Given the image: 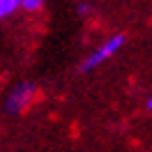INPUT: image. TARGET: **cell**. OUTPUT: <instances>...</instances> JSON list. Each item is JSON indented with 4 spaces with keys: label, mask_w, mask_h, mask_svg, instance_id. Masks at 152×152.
Returning <instances> with one entry per match:
<instances>
[{
    "label": "cell",
    "mask_w": 152,
    "mask_h": 152,
    "mask_svg": "<svg viewBox=\"0 0 152 152\" xmlns=\"http://www.w3.org/2000/svg\"><path fill=\"white\" fill-rule=\"evenodd\" d=\"M124 44H127V37H124L122 32L106 37L104 42L99 44V46L92 48V51H90V53L83 58V62H81V72H83V74H88V72H95V69H99V67L106 65L108 60H113V58L124 48Z\"/></svg>",
    "instance_id": "obj_1"
},
{
    "label": "cell",
    "mask_w": 152,
    "mask_h": 152,
    "mask_svg": "<svg viewBox=\"0 0 152 152\" xmlns=\"http://www.w3.org/2000/svg\"><path fill=\"white\" fill-rule=\"evenodd\" d=\"M39 95V88L30 81H23L19 86L12 88V92L7 95L5 99V111L10 115H19V113H26L30 106L35 104V99Z\"/></svg>",
    "instance_id": "obj_2"
},
{
    "label": "cell",
    "mask_w": 152,
    "mask_h": 152,
    "mask_svg": "<svg viewBox=\"0 0 152 152\" xmlns=\"http://www.w3.org/2000/svg\"><path fill=\"white\" fill-rule=\"evenodd\" d=\"M16 10H21L19 0H0V21H5L7 16H12Z\"/></svg>",
    "instance_id": "obj_3"
},
{
    "label": "cell",
    "mask_w": 152,
    "mask_h": 152,
    "mask_svg": "<svg viewBox=\"0 0 152 152\" xmlns=\"http://www.w3.org/2000/svg\"><path fill=\"white\" fill-rule=\"evenodd\" d=\"M19 2H21V10H26V12H39L42 7H44L46 0H19Z\"/></svg>",
    "instance_id": "obj_4"
},
{
    "label": "cell",
    "mask_w": 152,
    "mask_h": 152,
    "mask_svg": "<svg viewBox=\"0 0 152 152\" xmlns=\"http://www.w3.org/2000/svg\"><path fill=\"white\" fill-rule=\"evenodd\" d=\"M78 14H83V16H86V14H90V5H86V2H81V5H78Z\"/></svg>",
    "instance_id": "obj_5"
},
{
    "label": "cell",
    "mask_w": 152,
    "mask_h": 152,
    "mask_svg": "<svg viewBox=\"0 0 152 152\" xmlns=\"http://www.w3.org/2000/svg\"><path fill=\"white\" fill-rule=\"evenodd\" d=\"M145 108H148V111H152V95L148 97V102H145Z\"/></svg>",
    "instance_id": "obj_6"
}]
</instances>
